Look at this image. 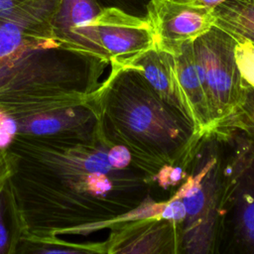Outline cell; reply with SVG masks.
<instances>
[{
	"label": "cell",
	"mask_w": 254,
	"mask_h": 254,
	"mask_svg": "<svg viewBox=\"0 0 254 254\" xmlns=\"http://www.w3.org/2000/svg\"><path fill=\"white\" fill-rule=\"evenodd\" d=\"M235 59L244 81L254 87V45L246 41H237Z\"/></svg>",
	"instance_id": "cell-19"
},
{
	"label": "cell",
	"mask_w": 254,
	"mask_h": 254,
	"mask_svg": "<svg viewBox=\"0 0 254 254\" xmlns=\"http://www.w3.org/2000/svg\"><path fill=\"white\" fill-rule=\"evenodd\" d=\"M101 10L96 0H61L52 22L53 35L60 49L110 64L94 24Z\"/></svg>",
	"instance_id": "cell-10"
},
{
	"label": "cell",
	"mask_w": 254,
	"mask_h": 254,
	"mask_svg": "<svg viewBox=\"0 0 254 254\" xmlns=\"http://www.w3.org/2000/svg\"><path fill=\"white\" fill-rule=\"evenodd\" d=\"M214 26L254 45V0H225L213 8Z\"/></svg>",
	"instance_id": "cell-15"
},
{
	"label": "cell",
	"mask_w": 254,
	"mask_h": 254,
	"mask_svg": "<svg viewBox=\"0 0 254 254\" xmlns=\"http://www.w3.org/2000/svg\"><path fill=\"white\" fill-rule=\"evenodd\" d=\"M46 52L0 62L1 112L19 118L79 104L100 85V67H69Z\"/></svg>",
	"instance_id": "cell-4"
},
{
	"label": "cell",
	"mask_w": 254,
	"mask_h": 254,
	"mask_svg": "<svg viewBox=\"0 0 254 254\" xmlns=\"http://www.w3.org/2000/svg\"><path fill=\"white\" fill-rule=\"evenodd\" d=\"M175 190L185 215L177 223V254H219L228 187V156L220 131L203 133Z\"/></svg>",
	"instance_id": "cell-3"
},
{
	"label": "cell",
	"mask_w": 254,
	"mask_h": 254,
	"mask_svg": "<svg viewBox=\"0 0 254 254\" xmlns=\"http://www.w3.org/2000/svg\"><path fill=\"white\" fill-rule=\"evenodd\" d=\"M15 254H107V242H72L59 236L23 234Z\"/></svg>",
	"instance_id": "cell-16"
},
{
	"label": "cell",
	"mask_w": 254,
	"mask_h": 254,
	"mask_svg": "<svg viewBox=\"0 0 254 254\" xmlns=\"http://www.w3.org/2000/svg\"><path fill=\"white\" fill-rule=\"evenodd\" d=\"M9 184L24 234L88 235L152 198L154 181L101 127L88 142L14 137Z\"/></svg>",
	"instance_id": "cell-1"
},
{
	"label": "cell",
	"mask_w": 254,
	"mask_h": 254,
	"mask_svg": "<svg viewBox=\"0 0 254 254\" xmlns=\"http://www.w3.org/2000/svg\"><path fill=\"white\" fill-rule=\"evenodd\" d=\"M192 43L183 45L180 52L174 56L175 69L191 120L197 132L202 135L212 129V123L204 91L195 67Z\"/></svg>",
	"instance_id": "cell-14"
},
{
	"label": "cell",
	"mask_w": 254,
	"mask_h": 254,
	"mask_svg": "<svg viewBox=\"0 0 254 254\" xmlns=\"http://www.w3.org/2000/svg\"><path fill=\"white\" fill-rule=\"evenodd\" d=\"M101 8H114L126 14L147 19L148 6L151 0H96Z\"/></svg>",
	"instance_id": "cell-20"
},
{
	"label": "cell",
	"mask_w": 254,
	"mask_h": 254,
	"mask_svg": "<svg viewBox=\"0 0 254 254\" xmlns=\"http://www.w3.org/2000/svg\"><path fill=\"white\" fill-rule=\"evenodd\" d=\"M149 21L156 49L173 56L214 26L213 9L182 0H151Z\"/></svg>",
	"instance_id": "cell-8"
},
{
	"label": "cell",
	"mask_w": 254,
	"mask_h": 254,
	"mask_svg": "<svg viewBox=\"0 0 254 254\" xmlns=\"http://www.w3.org/2000/svg\"><path fill=\"white\" fill-rule=\"evenodd\" d=\"M228 156V187L219 254H254V149L238 132L215 127Z\"/></svg>",
	"instance_id": "cell-5"
},
{
	"label": "cell",
	"mask_w": 254,
	"mask_h": 254,
	"mask_svg": "<svg viewBox=\"0 0 254 254\" xmlns=\"http://www.w3.org/2000/svg\"><path fill=\"white\" fill-rule=\"evenodd\" d=\"M108 229L107 254H177V223L161 215L120 220Z\"/></svg>",
	"instance_id": "cell-12"
},
{
	"label": "cell",
	"mask_w": 254,
	"mask_h": 254,
	"mask_svg": "<svg viewBox=\"0 0 254 254\" xmlns=\"http://www.w3.org/2000/svg\"><path fill=\"white\" fill-rule=\"evenodd\" d=\"M215 127H224L238 132L254 149V87L247 85L241 104Z\"/></svg>",
	"instance_id": "cell-18"
},
{
	"label": "cell",
	"mask_w": 254,
	"mask_h": 254,
	"mask_svg": "<svg viewBox=\"0 0 254 254\" xmlns=\"http://www.w3.org/2000/svg\"><path fill=\"white\" fill-rule=\"evenodd\" d=\"M182 1L195 3V4H198V5H203V6H206L208 8L213 9L214 7L219 5L220 3L224 2L225 0H182Z\"/></svg>",
	"instance_id": "cell-22"
},
{
	"label": "cell",
	"mask_w": 254,
	"mask_h": 254,
	"mask_svg": "<svg viewBox=\"0 0 254 254\" xmlns=\"http://www.w3.org/2000/svg\"><path fill=\"white\" fill-rule=\"evenodd\" d=\"M61 0H29L0 16V62L61 50L52 22Z\"/></svg>",
	"instance_id": "cell-7"
},
{
	"label": "cell",
	"mask_w": 254,
	"mask_h": 254,
	"mask_svg": "<svg viewBox=\"0 0 254 254\" xmlns=\"http://www.w3.org/2000/svg\"><path fill=\"white\" fill-rule=\"evenodd\" d=\"M236 43L234 38L216 26L192 43L195 67L212 129L233 113L245 96L247 84L235 59Z\"/></svg>",
	"instance_id": "cell-6"
},
{
	"label": "cell",
	"mask_w": 254,
	"mask_h": 254,
	"mask_svg": "<svg viewBox=\"0 0 254 254\" xmlns=\"http://www.w3.org/2000/svg\"><path fill=\"white\" fill-rule=\"evenodd\" d=\"M13 172L12 156L8 149H0V191Z\"/></svg>",
	"instance_id": "cell-21"
},
{
	"label": "cell",
	"mask_w": 254,
	"mask_h": 254,
	"mask_svg": "<svg viewBox=\"0 0 254 254\" xmlns=\"http://www.w3.org/2000/svg\"><path fill=\"white\" fill-rule=\"evenodd\" d=\"M93 97L105 137L125 147L156 184L186 168L201 136L194 124L164 101L135 68L110 64Z\"/></svg>",
	"instance_id": "cell-2"
},
{
	"label": "cell",
	"mask_w": 254,
	"mask_h": 254,
	"mask_svg": "<svg viewBox=\"0 0 254 254\" xmlns=\"http://www.w3.org/2000/svg\"><path fill=\"white\" fill-rule=\"evenodd\" d=\"M93 93L87 101L79 104L13 118L15 137L68 143L92 140L100 129Z\"/></svg>",
	"instance_id": "cell-9"
},
{
	"label": "cell",
	"mask_w": 254,
	"mask_h": 254,
	"mask_svg": "<svg viewBox=\"0 0 254 254\" xmlns=\"http://www.w3.org/2000/svg\"><path fill=\"white\" fill-rule=\"evenodd\" d=\"M24 234L9 180L0 191V254H15Z\"/></svg>",
	"instance_id": "cell-17"
},
{
	"label": "cell",
	"mask_w": 254,
	"mask_h": 254,
	"mask_svg": "<svg viewBox=\"0 0 254 254\" xmlns=\"http://www.w3.org/2000/svg\"><path fill=\"white\" fill-rule=\"evenodd\" d=\"M94 24L110 64L126 65L155 47L153 31L147 19L114 8H102Z\"/></svg>",
	"instance_id": "cell-11"
},
{
	"label": "cell",
	"mask_w": 254,
	"mask_h": 254,
	"mask_svg": "<svg viewBox=\"0 0 254 254\" xmlns=\"http://www.w3.org/2000/svg\"><path fill=\"white\" fill-rule=\"evenodd\" d=\"M123 66L137 69L164 101L191 120L177 78L173 55L152 48Z\"/></svg>",
	"instance_id": "cell-13"
}]
</instances>
